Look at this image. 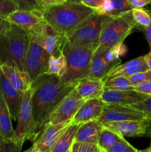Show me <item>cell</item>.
<instances>
[{
    "label": "cell",
    "instance_id": "cell-1",
    "mask_svg": "<svg viewBox=\"0 0 151 152\" xmlns=\"http://www.w3.org/2000/svg\"><path fill=\"white\" fill-rule=\"evenodd\" d=\"M75 86L66 84L53 74H44L32 83L33 124L28 139L35 141L48 123L50 115Z\"/></svg>",
    "mask_w": 151,
    "mask_h": 152
},
{
    "label": "cell",
    "instance_id": "cell-2",
    "mask_svg": "<svg viewBox=\"0 0 151 152\" xmlns=\"http://www.w3.org/2000/svg\"><path fill=\"white\" fill-rule=\"evenodd\" d=\"M95 13L93 9L81 2L67 1L63 4L45 7L42 16L47 24L67 37Z\"/></svg>",
    "mask_w": 151,
    "mask_h": 152
},
{
    "label": "cell",
    "instance_id": "cell-3",
    "mask_svg": "<svg viewBox=\"0 0 151 152\" xmlns=\"http://www.w3.org/2000/svg\"><path fill=\"white\" fill-rule=\"evenodd\" d=\"M29 42V33L10 23L9 28L0 34V65L8 64L23 71Z\"/></svg>",
    "mask_w": 151,
    "mask_h": 152
},
{
    "label": "cell",
    "instance_id": "cell-4",
    "mask_svg": "<svg viewBox=\"0 0 151 152\" xmlns=\"http://www.w3.org/2000/svg\"><path fill=\"white\" fill-rule=\"evenodd\" d=\"M136 27L137 24L133 19L131 10L118 16H105L99 45L93 54L103 53L113 46L124 42Z\"/></svg>",
    "mask_w": 151,
    "mask_h": 152
},
{
    "label": "cell",
    "instance_id": "cell-5",
    "mask_svg": "<svg viewBox=\"0 0 151 152\" xmlns=\"http://www.w3.org/2000/svg\"><path fill=\"white\" fill-rule=\"evenodd\" d=\"M94 50L87 48H72L66 43L63 53L66 58L67 71L61 78L66 84L75 86L90 74Z\"/></svg>",
    "mask_w": 151,
    "mask_h": 152
},
{
    "label": "cell",
    "instance_id": "cell-6",
    "mask_svg": "<svg viewBox=\"0 0 151 152\" xmlns=\"http://www.w3.org/2000/svg\"><path fill=\"white\" fill-rule=\"evenodd\" d=\"M105 15L95 13L67 36V43L72 48H87L93 50L99 45Z\"/></svg>",
    "mask_w": 151,
    "mask_h": 152
},
{
    "label": "cell",
    "instance_id": "cell-7",
    "mask_svg": "<svg viewBox=\"0 0 151 152\" xmlns=\"http://www.w3.org/2000/svg\"><path fill=\"white\" fill-rule=\"evenodd\" d=\"M50 55L42 44L41 35L30 34V42L24 62L23 71L29 76L32 83L47 70Z\"/></svg>",
    "mask_w": 151,
    "mask_h": 152
},
{
    "label": "cell",
    "instance_id": "cell-8",
    "mask_svg": "<svg viewBox=\"0 0 151 152\" xmlns=\"http://www.w3.org/2000/svg\"><path fill=\"white\" fill-rule=\"evenodd\" d=\"M71 123V121H68L56 125L47 124L32 146L25 152H52Z\"/></svg>",
    "mask_w": 151,
    "mask_h": 152
},
{
    "label": "cell",
    "instance_id": "cell-9",
    "mask_svg": "<svg viewBox=\"0 0 151 152\" xmlns=\"http://www.w3.org/2000/svg\"><path fill=\"white\" fill-rule=\"evenodd\" d=\"M85 101L74 88L53 111L47 124L56 125L68 121L72 122V119Z\"/></svg>",
    "mask_w": 151,
    "mask_h": 152
},
{
    "label": "cell",
    "instance_id": "cell-10",
    "mask_svg": "<svg viewBox=\"0 0 151 152\" xmlns=\"http://www.w3.org/2000/svg\"><path fill=\"white\" fill-rule=\"evenodd\" d=\"M6 19L10 23L15 24L28 31L30 34L41 35L46 22L42 14L36 12L25 10H16Z\"/></svg>",
    "mask_w": 151,
    "mask_h": 152
},
{
    "label": "cell",
    "instance_id": "cell-11",
    "mask_svg": "<svg viewBox=\"0 0 151 152\" xmlns=\"http://www.w3.org/2000/svg\"><path fill=\"white\" fill-rule=\"evenodd\" d=\"M147 116L143 112L127 105L106 104L102 115L98 119L101 124L112 122L126 121V120H144Z\"/></svg>",
    "mask_w": 151,
    "mask_h": 152
},
{
    "label": "cell",
    "instance_id": "cell-12",
    "mask_svg": "<svg viewBox=\"0 0 151 152\" xmlns=\"http://www.w3.org/2000/svg\"><path fill=\"white\" fill-rule=\"evenodd\" d=\"M32 88L26 91L22 95L19 114L17 117V126L15 129V137L17 139L25 141L28 140L33 124L32 116Z\"/></svg>",
    "mask_w": 151,
    "mask_h": 152
},
{
    "label": "cell",
    "instance_id": "cell-13",
    "mask_svg": "<svg viewBox=\"0 0 151 152\" xmlns=\"http://www.w3.org/2000/svg\"><path fill=\"white\" fill-rule=\"evenodd\" d=\"M148 95L131 90L104 89L100 98L106 104H115L129 106L148 97Z\"/></svg>",
    "mask_w": 151,
    "mask_h": 152
},
{
    "label": "cell",
    "instance_id": "cell-14",
    "mask_svg": "<svg viewBox=\"0 0 151 152\" xmlns=\"http://www.w3.org/2000/svg\"><path fill=\"white\" fill-rule=\"evenodd\" d=\"M0 91L10 110L12 120H17L23 93L16 90L0 69Z\"/></svg>",
    "mask_w": 151,
    "mask_h": 152
},
{
    "label": "cell",
    "instance_id": "cell-15",
    "mask_svg": "<svg viewBox=\"0 0 151 152\" xmlns=\"http://www.w3.org/2000/svg\"><path fill=\"white\" fill-rule=\"evenodd\" d=\"M41 37L43 46L50 56H59L63 53L64 48L67 43L66 36L59 33L46 22Z\"/></svg>",
    "mask_w": 151,
    "mask_h": 152
},
{
    "label": "cell",
    "instance_id": "cell-16",
    "mask_svg": "<svg viewBox=\"0 0 151 152\" xmlns=\"http://www.w3.org/2000/svg\"><path fill=\"white\" fill-rule=\"evenodd\" d=\"M121 63V59H114L108 54L107 51L93 54L90 65V74L87 78L98 79L105 81L107 73Z\"/></svg>",
    "mask_w": 151,
    "mask_h": 152
},
{
    "label": "cell",
    "instance_id": "cell-17",
    "mask_svg": "<svg viewBox=\"0 0 151 152\" xmlns=\"http://www.w3.org/2000/svg\"><path fill=\"white\" fill-rule=\"evenodd\" d=\"M105 105V102L100 97L86 100L72 119V123L81 125L90 120H98Z\"/></svg>",
    "mask_w": 151,
    "mask_h": 152
},
{
    "label": "cell",
    "instance_id": "cell-18",
    "mask_svg": "<svg viewBox=\"0 0 151 152\" xmlns=\"http://www.w3.org/2000/svg\"><path fill=\"white\" fill-rule=\"evenodd\" d=\"M102 126L113 131L124 137L145 136L146 133L145 120L105 123L102 124Z\"/></svg>",
    "mask_w": 151,
    "mask_h": 152
},
{
    "label": "cell",
    "instance_id": "cell-19",
    "mask_svg": "<svg viewBox=\"0 0 151 152\" xmlns=\"http://www.w3.org/2000/svg\"><path fill=\"white\" fill-rule=\"evenodd\" d=\"M0 69L10 84L19 91L24 93L32 87V82L29 76L24 71L8 64L1 65Z\"/></svg>",
    "mask_w": 151,
    "mask_h": 152
},
{
    "label": "cell",
    "instance_id": "cell-20",
    "mask_svg": "<svg viewBox=\"0 0 151 152\" xmlns=\"http://www.w3.org/2000/svg\"><path fill=\"white\" fill-rule=\"evenodd\" d=\"M147 70H149V68L145 62L144 56H142L128 61L125 63L117 65L107 73L105 80L116 77H128L135 74Z\"/></svg>",
    "mask_w": 151,
    "mask_h": 152
},
{
    "label": "cell",
    "instance_id": "cell-21",
    "mask_svg": "<svg viewBox=\"0 0 151 152\" xmlns=\"http://www.w3.org/2000/svg\"><path fill=\"white\" fill-rule=\"evenodd\" d=\"M75 89L84 100L99 98L104 91V80L84 78L76 85Z\"/></svg>",
    "mask_w": 151,
    "mask_h": 152
},
{
    "label": "cell",
    "instance_id": "cell-22",
    "mask_svg": "<svg viewBox=\"0 0 151 152\" xmlns=\"http://www.w3.org/2000/svg\"><path fill=\"white\" fill-rule=\"evenodd\" d=\"M102 129V124L97 120H90L82 123L77 130L75 141L97 143Z\"/></svg>",
    "mask_w": 151,
    "mask_h": 152
},
{
    "label": "cell",
    "instance_id": "cell-23",
    "mask_svg": "<svg viewBox=\"0 0 151 152\" xmlns=\"http://www.w3.org/2000/svg\"><path fill=\"white\" fill-rule=\"evenodd\" d=\"M0 132L3 139L15 137V130L12 125V117L7 103L0 91Z\"/></svg>",
    "mask_w": 151,
    "mask_h": 152
},
{
    "label": "cell",
    "instance_id": "cell-24",
    "mask_svg": "<svg viewBox=\"0 0 151 152\" xmlns=\"http://www.w3.org/2000/svg\"><path fill=\"white\" fill-rule=\"evenodd\" d=\"M79 126V124L71 123L61 137L52 152H70L71 146L75 141L76 134Z\"/></svg>",
    "mask_w": 151,
    "mask_h": 152
},
{
    "label": "cell",
    "instance_id": "cell-25",
    "mask_svg": "<svg viewBox=\"0 0 151 152\" xmlns=\"http://www.w3.org/2000/svg\"><path fill=\"white\" fill-rule=\"evenodd\" d=\"M121 137L122 136L102 126L97 142L101 152H108L111 146Z\"/></svg>",
    "mask_w": 151,
    "mask_h": 152
},
{
    "label": "cell",
    "instance_id": "cell-26",
    "mask_svg": "<svg viewBox=\"0 0 151 152\" xmlns=\"http://www.w3.org/2000/svg\"><path fill=\"white\" fill-rule=\"evenodd\" d=\"M66 71L67 62L64 53H61L59 56H50L46 74H53L61 79L65 75Z\"/></svg>",
    "mask_w": 151,
    "mask_h": 152
},
{
    "label": "cell",
    "instance_id": "cell-27",
    "mask_svg": "<svg viewBox=\"0 0 151 152\" xmlns=\"http://www.w3.org/2000/svg\"><path fill=\"white\" fill-rule=\"evenodd\" d=\"M104 89L131 90L133 89V86L127 77H116L105 80L104 81Z\"/></svg>",
    "mask_w": 151,
    "mask_h": 152
},
{
    "label": "cell",
    "instance_id": "cell-28",
    "mask_svg": "<svg viewBox=\"0 0 151 152\" xmlns=\"http://www.w3.org/2000/svg\"><path fill=\"white\" fill-rule=\"evenodd\" d=\"M132 15L136 21L137 26L139 28H145L151 25V10L142 8H133Z\"/></svg>",
    "mask_w": 151,
    "mask_h": 152
},
{
    "label": "cell",
    "instance_id": "cell-29",
    "mask_svg": "<svg viewBox=\"0 0 151 152\" xmlns=\"http://www.w3.org/2000/svg\"><path fill=\"white\" fill-rule=\"evenodd\" d=\"M24 142L25 141L16 137L9 139L0 138V152H19L22 151Z\"/></svg>",
    "mask_w": 151,
    "mask_h": 152
},
{
    "label": "cell",
    "instance_id": "cell-30",
    "mask_svg": "<svg viewBox=\"0 0 151 152\" xmlns=\"http://www.w3.org/2000/svg\"><path fill=\"white\" fill-rule=\"evenodd\" d=\"M18 5L19 10H30L42 14L45 7L38 0H13Z\"/></svg>",
    "mask_w": 151,
    "mask_h": 152
},
{
    "label": "cell",
    "instance_id": "cell-31",
    "mask_svg": "<svg viewBox=\"0 0 151 152\" xmlns=\"http://www.w3.org/2000/svg\"><path fill=\"white\" fill-rule=\"evenodd\" d=\"M70 152H101L97 143L74 141Z\"/></svg>",
    "mask_w": 151,
    "mask_h": 152
},
{
    "label": "cell",
    "instance_id": "cell-32",
    "mask_svg": "<svg viewBox=\"0 0 151 152\" xmlns=\"http://www.w3.org/2000/svg\"><path fill=\"white\" fill-rule=\"evenodd\" d=\"M140 151L129 143L124 137L118 140L111 146L108 152H138Z\"/></svg>",
    "mask_w": 151,
    "mask_h": 152
},
{
    "label": "cell",
    "instance_id": "cell-33",
    "mask_svg": "<svg viewBox=\"0 0 151 152\" xmlns=\"http://www.w3.org/2000/svg\"><path fill=\"white\" fill-rule=\"evenodd\" d=\"M129 106L143 112L147 116V119L151 118V96Z\"/></svg>",
    "mask_w": 151,
    "mask_h": 152
},
{
    "label": "cell",
    "instance_id": "cell-34",
    "mask_svg": "<svg viewBox=\"0 0 151 152\" xmlns=\"http://www.w3.org/2000/svg\"><path fill=\"white\" fill-rule=\"evenodd\" d=\"M19 7L13 0H0V16L7 18Z\"/></svg>",
    "mask_w": 151,
    "mask_h": 152
},
{
    "label": "cell",
    "instance_id": "cell-35",
    "mask_svg": "<svg viewBox=\"0 0 151 152\" xmlns=\"http://www.w3.org/2000/svg\"><path fill=\"white\" fill-rule=\"evenodd\" d=\"M114 4V13L113 16L122 14L131 10L133 7L127 1V0H111Z\"/></svg>",
    "mask_w": 151,
    "mask_h": 152
},
{
    "label": "cell",
    "instance_id": "cell-36",
    "mask_svg": "<svg viewBox=\"0 0 151 152\" xmlns=\"http://www.w3.org/2000/svg\"><path fill=\"white\" fill-rule=\"evenodd\" d=\"M127 78L130 80L133 86L142 83V82L151 81V71L147 70V71L137 73V74L130 76Z\"/></svg>",
    "mask_w": 151,
    "mask_h": 152
},
{
    "label": "cell",
    "instance_id": "cell-37",
    "mask_svg": "<svg viewBox=\"0 0 151 152\" xmlns=\"http://www.w3.org/2000/svg\"><path fill=\"white\" fill-rule=\"evenodd\" d=\"M135 91L140 93L151 96V81H145L133 86Z\"/></svg>",
    "mask_w": 151,
    "mask_h": 152
},
{
    "label": "cell",
    "instance_id": "cell-38",
    "mask_svg": "<svg viewBox=\"0 0 151 152\" xmlns=\"http://www.w3.org/2000/svg\"><path fill=\"white\" fill-rule=\"evenodd\" d=\"M80 1L84 5L93 9L96 11L97 9H99L101 7L105 0H80Z\"/></svg>",
    "mask_w": 151,
    "mask_h": 152
},
{
    "label": "cell",
    "instance_id": "cell-39",
    "mask_svg": "<svg viewBox=\"0 0 151 152\" xmlns=\"http://www.w3.org/2000/svg\"><path fill=\"white\" fill-rule=\"evenodd\" d=\"M133 8H142L151 4V0H127Z\"/></svg>",
    "mask_w": 151,
    "mask_h": 152
},
{
    "label": "cell",
    "instance_id": "cell-40",
    "mask_svg": "<svg viewBox=\"0 0 151 152\" xmlns=\"http://www.w3.org/2000/svg\"><path fill=\"white\" fill-rule=\"evenodd\" d=\"M38 1L44 7H50V6L63 4V3L66 2L67 0H38Z\"/></svg>",
    "mask_w": 151,
    "mask_h": 152
},
{
    "label": "cell",
    "instance_id": "cell-41",
    "mask_svg": "<svg viewBox=\"0 0 151 152\" xmlns=\"http://www.w3.org/2000/svg\"><path fill=\"white\" fill-rule=\"evenodd\" d=\"M141 29L144 34L145 38H146L148 45H149L150 51H151V25L147 27H145V28H142Z\"/></svg>",
    "mask_w": 151,
    "mask_h": 152
},
{
    "label": "cell",
    "instance_id": "cell-42",
    "mask_svg": "<svg viewBox=\"0 0 151 152\" xmlns=\"http://www.w3.org/2000/svg\"><path fill=\"white\" fill-rule=\"evenodd\" d=\"M10 25V22L4 16H0V34L7 30Z\"/></svg>",
    "mask_w": 151,
    "mask_h": 152
},
{
    "label": "cell",
    "instance_id": "cell-43",
    "mask_svg": "<svg viewBox=\"0 0 151 152\" xmlns=\"http://www.w3.org/2000/svg\"><path fill=\"white\" fill-rule=\"evenodd\" d=\"M146 123V133L145 136H151V118L145 119Z\"/></svg>",
    "mask_w": 151,
    "mask_h": 152
},
{
    "label": "cell",
    "instance_id": "cell-44",
    "mask_svg": "<svg viewBox=\"0 0 151 152\" xmlns=\"http://www.w3.org/2000/svg\"><path fill=\"white\" fill-rule=\"evenodd\" d=\"M144 56L145 62H146L148 68L151 71V51H150L147 54H146Z\"/></svg>",
    "mask_w": 151,
    "mask_h": 152
},
{
    "label": "cell",
    "instance_id": "cell-45",
    "mask_svg": "<svg viewBox=\"0 0 151 152\" xmlns=\"http://www.w3.org/2000/svg\"><path fill=\"white\" fill-rule=\"evenodd\" d=\"M151 137V136H150ZM144 151V152H151V142H150V144L149 146L147 147V148H146V149H144L142 150V151Z\"/></svg>",
    "mask_w": 151,
    "mask_h": 152
},
{
    "label": "cell",
    "instance_id": "cell-46",
    "mask_svg": "<svg viewBox=\"0 0 151 152\" xmlns=\"http://www.w3.org/2000/svg\"><path fill=\"white\" fill-rule=\"evenodd\" d=\"M67 1H75V2H81L80 0H67Z\"/></svg>",
    "mask_w": 151,
    "mask_h": 152
},
{
    "label": "cell",
    "instance_id": "cell-47",
    "mask_svg": "<svg viewBox=\"0 0 151 152\" xmlns=\"http://www.w3.org/2000/svg\"><path fill=\"white\" fill-rule=\"evenodd\" d=\"M149 10H151V4H150V8H149Z\"/></svg>",
    "mask_w": 151,
    "mask_h": 152
},
{
    "label": "cell",
    "instance_id": "cell-48",
    "mask_svg": "<svg viewBox=\"0 0 151 152\" xmlns=\"http://www.w3.org/2000/svg\"><path fill=\"white\" fill-rule=\"evenodd\" d=\"M0 138H1V132H0Z\"/></svg>",
    "mask_w": 151,
    "mask_h": 152
}]
</instances>
